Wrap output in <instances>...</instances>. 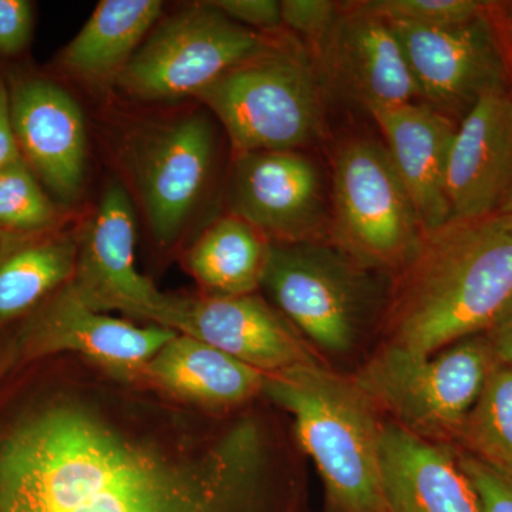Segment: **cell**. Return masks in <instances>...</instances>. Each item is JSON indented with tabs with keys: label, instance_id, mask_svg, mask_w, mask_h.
Here are the masks:
<instances>
[{
	"label": "cell",
	"instance_id": "cell-1",
	"mask_svg": "<svg viewBox=\"0 0 512 512\" xmlns=\"http://www.w3.org/2000/svg\"><path fill=\"white\" fill-rule=\"evenodd\" d=\"M207 412L82 356L0 380V512H305L284 420Z\"/></svg>",
	"mask_w": 512,
	"mask_h": 512
},
{
	"label": "cell",
	"instance_id": "cell-2",
	"mask_svg": "<svg viewBox=\"0 0 512 512\" xmlns=\"http://www.w3.org/2000/svg\"><path fill=\"white\" fill-rule=\"evenodd\" d=\"M512 295V214L495 211L424 232L387 292L382 345L433 355L480 335Z\"/></svg>",
	"mask_w": 512,
	"mask_h": 512
},
{
	"label": "cell",
	"instance_id": "cell-3",
	"mask_svg": "<svg viewBox=\"0 0 512 512\" xmlns=\"http://www.w3.org/2000/svg\"><path fill=\"white\" fill-rule=\"evenodd\" d=\"M262 397L293 419L325 490L322 512H386L380 476L383 416L352 376L325 362L266 375Z\"/></svg>",
	"mask_w": 512,
	"mask_h": 512
},
{
	"label": "cell",
	"instance_id": "cell-4",
	"mask_svg": "<svg viewBox=\"0 0 512 512\" xmlns=\"http://www.w3.org/2000/svg\"><path fill=\"white\" fill-rule=\"evenodd\" d=\"M195 99L220 120L234 154L301 150L318 140L325 124L318 64L279 30Z\"/></svg>",
	"mask_w": 512,
	"mask_h": 512
},
{
	"label": "cell",
	"instance_id": "cell-5",
	"mask_svg": "<svg viewBox=\"0 0 512 512\" xmlns=\"http://www.w3.org/2000/svg\"><path fill=\"white\" fill-rule=\"evenodd\" d=\"M376 275L326 239L272 242L261 289L316 352L348 356L382 318Z\"/></svg>",
	"mask_w": 512,
	"mask_h": 512
},
{
	"label": "cell",
	"instance_id": "cell-6",
	"mask_svg": "<svg viewBox=\"0 0 512 512\" xmlns=\"http://www.w3.org/2000/svg\"><path fill=\"white\" fill-rule=\"evenodd\" d=\"M497 363L480 333L433 355L380 345L352 377L383 417L421 439L448 446Z\"/></svg>",
	"mask_w": 512,
	"mask_h": 512
},
{
	"label": "cell",
	"instance_id": "cell-7",
	"mask_svg": "<svg viewBox=\"0 0 512 512\" xmlns=\"http://www.w3.org/2000/svg\"><path fill=\"white\" fill-rule=\"evenodd\" d=\"M328 235L357 264L392 278L419 248L424 229L383 144L353 138L340 146Z\"/></svg>",
	"mask_w": 512,
	"mask_h": 512
},
{
	"label": "cell",
	"instance_id": "cell-8",
	"mask_svg": "<svg viewBox=\"0 0 512 512\" xmlns=\"http://www.w3.org/2000/svg\"><path fill=\"white\" fill-rule=\"evenodd\" d=\"M271 35L239 25L211 2L194 3L154 26L116 87L143 103L195 99L231 67L264 49Z\"/></svg>",
	"mask_w": 512,
	"mask_h": 512
},
{
	"label": "cell",
	"instance_id": "cell-9",
	"mask_svg": "<svg viewBox=\"0 0 512 512\" xmlns=\"http://www.w3.org/2000/svg\"><path fill=\"white\" fill-rule=\"evenodd\" d=\"M130 143L127 164L151 238L171 251L211 183L214 128L204 114H180L141 126Z\"/></svg>",
	"mask_w": 512,
	"mask_h": 512
},
{
	"label": "cell",
	"instance_id": "cell-10",
	"mask_svg": "<svg viewBox=\"0 0 512 512\" xmlns=\"http://www.w3.org/2000/svg\"><path fill=\"white\" fill-rule=\"evenodd\" d=\"M143 322L201 340L264 375L322 362L298 329L259 293L208 296L164 292Z\"/></svg>",
	"mask_w": 512,
	"mask_h": 512
},
{
	"label": "cell",
	"instance_id": "cell-11",
	"mask_svg": "<svg viewBox=\"0 0 512 512\" xmlns=\"http://www.w3.org/2000/svg\"><path fill=\"white\" fill-rule=\"evenodd\" d=\"M2 67L20 157L64 211L82 195L87 130L76 99L55 77L29 63Z\"/></svg>",
	"mask_w": 512,
	"mask_h": 512
},
{
	"label": "cell",
	"instance_id": "cell-12",
	"mask_svg": "<svg viewBox=\"0 0 512 512\" xmlns=\"http://www.w3.org/2000/svg\"><path fill=\"white\" fill-rule=\"evenodd\" d=\"M6 333L18 353V366L70 353L133 380L177 335L163 326L137 325L93 311L70 284Z\"/></svg>",
	"mask_w": 512,
	"mask_h": 512
},
{
	"label": "cell",
	"instance_id": "cell-13",
	"mask_svg": "<svg viewBox=\"0 0 512 512\" xmlns=\"http://www.w3.org/2000/svg\"><path fill=\"white\" fill-rule=\"evenodd\" d=\"M390 25L402 43L423 103L444 116L460 123L484 96L508 90L507 60L487 15L439 28Z\"/></svg>",
	"mask_w": 512,
	"mask_h": 512
},
{
	"label": "cell",
	"instance_id": "cell-14",
	"mask_svg": "<svg viewBox=\"0 0 512 512\" xmlns=\"http://www.w3.org/2000/svg\"><path fill=\"white\" fill-rule=\"evenodd\" d=\"M229 207L271 242L319 241L328 231L323 175L299 150L234 154Z\"/></svg>",
	"mask_w": 512,
	"mask_h": 512
},
{
	"label": "cell",
	"instance_id": "cell-15",
	"mask_svg": "<svg viewBox=\"0 0 512 512\" xmlns=\"http://www.w3.org/2000/svg\"><path fill=\"white\" fill-rule=\"evenodd\" d=\"M77 241L74 293L93 311L143 322L164 292L136 268V212L123 184H107L89 220L77 229Z\"/></svg>",
	"mask_w": 512,
	"mask_h": 512
},
{
	"label": "cell",
	"instance_id": "cell-16",
	"mask_svg": "<svg viewBox=\"0 0 512 512\" xmlns=\"http://www.w3.org/2000/svg\"><path fill=\"white\" fill-rule=\"evenodd\" d=\"M318 49L329 76L366 110L402 106L420 97L392 25L357 3L343 6L338 22Z\"/></svg>",
	"mask_w": 512,
	"mask_h": 512
},
{
	"label": "cell",
	"instance_id": "cell-17",
	"mask_svg": "<svg viewBox=\"0 0 512 512\" xmlns=\"http://www.w3.org/2000/svg\"><path fill=\"white\" fill-rule=\"evenodd\" d=\"M512 190V100L487 94L458 123L447 171L451 218L498 211Z\"/></svg>",
	"mask_w": 512,
	"mask_h": 512
},
{
	"label": "cell",
	"instance_id": "cell-18",
	"mask_svg": "<svg viewBox=\"0 0 512 512\" xmlns=\"http://www.w3.org/2000/svg\"><path fill=\"white\" fill-rule=\"evenodd\" d=\"M384 147L412 198L424 232L451 220L447 171L458 123L426 103L373 107Z\"/></svg>",
	"mask_w": 512,
	"mask_h": 512
},
{
	"label": "cell",
	"instance_id": "cell-19",
	"mask_svg": "<svg viewBox=\"0 0 512 512\" xmlns=\"http://www.w3.org/2000/svg\"><path fill=\"white\" fill-rule=\"evenodd\" d=\"M453 451L384 420L380 476L386 512H481Z\"/></svg>",
	"mask_w": 512,
	"mask_h": 512
},
{
	"label": "cell",
	"instance_id": "cell-20",
	"mask_svg": "<svg viewBox=\"0 0 512 512\" xmlns=\"http://www.w3.org/2000/svg\"><path fill=\"white\" fill-rule=\"evenodd\" d=\"M265 377L222 350L177 333L136 382L197 409L229 413L264 399Z\"/></svg>",
	"mask_w": 512,
	"mask_h": 512
},
{
	"label": "cell",
	"instance_id": "cell-21",
	"mask_svg": "<svg viewBox=\"0 0 512 512\" xmlns=\"http://www.w3.org/2000/svg\"><path fill=\"white\" fill-rule=\"evenodd\" d=\"M160 0H103L64 47L56 67L90 89L116 87L121 73L163 15Z\"/></svg>",
	"mask_w": 512,
	"mask_h": 512
},
{
	"label": "cell",
	"instance_id": "cell-22",
	"mask_svg": "<svg viewBox=\"0 0 512 512\" xmlns=\"http://www.w3.org/2000/svg\"><path fill=\"white\" fill-rule=\"evenodd\" d=\"M76 228L32 235H0V336L72 282Z\"/></svg>",
	"mask_w": 512,
	"mask_h": 512
},
{
	"label": "cell",
	"instance_id": "cell-23",
	"mask_svg": "<svg viewBox=\"0 0 512 512\" xmlns=\"http://www.w3.org/2000/svg\"><path fill=\"white\" fill-rule=\"evenodd\" d=\"M271 244L254 225L229 212L185 249L181 264L202 295H251L261 289Z\"/></svg>",
	"mask_w": 512,
	"mask_h": 512
},
{
	"label": "cell",
	"instance_id": "cell-24",
	"mask_svg": "<svg viewBox=\"0 0 512 512\" xmlns=\"http://www.w3.org/2000/svg\"><path fill=\"white\" fill-rule=\"evenodd\" d=\"M456 441L468 456L512 481V365L494 367Z\"/></svg>",
	"mask_w": 512,
	"mask_h": 512
},
{
	"label": "cell",
	"instance_id": "cell-25",
	"mask_svg": "<svg viewBox=\"0 0 512 512\" xmlns=\"http://www.w3.org/2000/svg\"><path fill=\"white\" fill-rule=\"evenodd\" d=\"M66 212L22 160L0 171V235H32L66 227Z\"/></svg>",
	"mask_w": 512,
	"mask_h": 512
},
{
	"label": "cell",
	"instance_id": "cell-26",
	"mask_svg": "<svg viewBox=\"0 0 512 512\" xmlns=\"http://www.w3.org/2000/svg\"><path fill=\"white\" fill-rule=\"evenodd\" d=\"M356 3L386 22L424 28L470 22L485 15L488 5L477 0H367Z\"/></svg>",
	"mask_w": 512,
	"mask_h": 512
},
{
	"label": "cell",
	"instance_id": "cell-27",
	"mask_svg": "<svg viewBox=\"0 0 512 512\" xmlns=\"http://www.w3.org/2000/svg\"><path fill=\"white\" fill-rule=\"evenodd\" d=\"M342 6L329 0L281 2L282 26L319 47L338 22Z\"/></svg>",
	"mask_w": 512,
	"mask_h": 512
},
{
	"label": "cell",
	"instance_id": "cell-28",
	"mask_svg": "<svg viewBox=\"0 0 512 512\" xmlns=\"http://www.w3.org/2000/svg\"><path fill=\"white\" fill-rule=\"evenodd\" d=\"M35 25V3L0 0V59L19 63L32 45Z\"/></svg>",
	"mask_w": 512,
	"mask_h": 512
},
{
	"label": "cell",
	"instance_id": "cell-29",
	"mask_svg": "<svg viewBox=\"0 0 512 512\" xmlns=\"http://www.w3.org/2000/svg\"><path fill=\"white\" fill-rule=\"evenodd\" d=\"M457 461L476 491L481 512H512L510 478L468 454H461Z\"/></svg>",
	"mask_w": 512,
	"mask_h": 512
},
{
	"label": "cell",
	"instance_id": "cell-30",
	"mask_svg": "<svg viewBox=\"0 0 512 512\" xmlns=\"http://www.w3.org/2000/svg\"><path fill=\"white\" fill-rule=\"evenodd\" d=\"M225 16L259 33H275L282 28L281 2L275 0H214Z\"/></svg>",
	"mask_w": 512,
	"mask_h": 512
},
{
	"label": "cell",
	"instance_id": "cell-31",
	"mask_svg": "<svg viewBox=\"0 0 512 512\" xmlns=\"http://www.w3.org/2000/svg\"><path fill=\"white\" fill-rule=\"evenodd\" d=\"M20 157L18 143L13 133L10 119L9 92L2 67H0V171L18 163Z\"/></svg>",
	"mask_w": 512,
	"mask_h": 512
},
{
	"label": "cell",
	"instance_id": "cell-32",
	"mask_svg": "<svg viewBox=\"0 0 512 512\" xmlns=\"http://www.w3.org/2000/svg\"><path fill=\"white\" fill-rule=\"evenodd\" d=\"M484 335L497 362L512 365V295Z\"/></svg>",
	"mask_w": 512,
	"mask_h": 512
},
{
	"label": "cell",
	"instance_id": "cell-33",
	"mask_svg": "<svg viewBox=\"0 0 512 512\" xmlns=\"http://www.w3.org/2000/svg\"><path fill=\"white\" fill-rule=\"evenodd\" d=\"M18 366V353L8 333L0 336V380Z\"/></svg>",
	"mask_w": 512,
	"mask_h": 512
},
{
	"label": "cell",
	"instance_id": "cell-34",
	"mask_svg": "<svg viewBox=\"0 0 512 512\" xmlns=\"http://www.w3.org/2000/svg\"><path fill=\"white\" fill-rule=\"evenodd\" d=\"M498 211L507 212V214H512V190L510 194L507 195L501 207L498 208Z\"/></svg>",
	"mask_w": 512,
	"mask_h": 512
},
{
	"label": "cell",
	"instance_id": "cell-35",
	"mask_svg": "<svg viewBox=\"0 0 512 512\" xmlns=\"http://www.w3.org/2000/svg\"><path fill=\"white\" fill-rule=\"evenodd\" d=\"M508 19H510V22L512 23V3L508 6Z\"/></svg>",
	"mask_w": 512,
	"mask_h": 512
},
{
	"label": "cell",
	"instance_id": "cell-36",
	"mask_svg": "<svg viewBox=\"0 0 512 512\" xmlns=\"http://www.w3.org/2000/svg\"><path fill=\"white\" fill-rule=\"evenodd\" d=\"M508 93H510V97H511V100H512V82H511V87H510V89H508Z\"/></svg>",
	"mask_w": 512,
	"mask_h": 512
}]
</instances>
